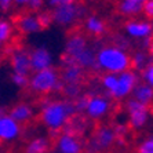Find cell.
Listing matches in <instances>:
<instances>
[{
  "mask_svg": "<svg viewBox=\"0 0 153 153\" xmlns=\"http://www.w3.org/2000/svg\"><path fill=\"white\" fill-rule=\"evenodd\" d=\"M54 65V55L47 47L39 46L30 50V66L32 72H39L51 68Z\"/></svg>",
  "mask_w": 153,
  "mask_h": 153,
  "instance_id": "cell-15",
  "label": "cell"
},
{
  "mask_svg": "<svg viewBox=\"0 0 153 153\" xmlns=\"http://www.w3.org/2000/svg\"><path fill=\"white\" fill-rule=\"evenodd\" d=\"M0 114H3V109L1 108H0Z\"/></svg>",
  "mask_w": 153,
  "mask_h": 153,
  "instance_id": "cell-40",
  "label": "cell"
},
{
  "mask_svg": "<svg viewBox=\"0 0 153 153\" xmlns=\"http://www.w3.org/2000/svg\"><path fill=\"white\" fill-rule=\"evenodd\" d=\"M137 153H153V135L141 141L137 148Z\"/></svg>",
  "mask_w": 153,
  "mask_h": 153,
  "instance_id": "cell-31",
  "label": "cell"
},
{
  "mask_svg": "<svg viewBox=\"0 0 153 153\" xmlns=\"http://www.w3.org/2000/svg\"><path fill=\"white\" fill-rule=\"evenodd\" d=\"M112 111V98L101 91H88V102L84 111V116L90 120H102Z\"/></svg>",
  "mask_w": 153,
  "mask_h": 153,
  "instance_id": "cell-6",
  "label": "cell"
},
{
  "mask_svg": "<svg viewBox=\"0 0 153 153\" xmlns=\"http://www.w3.org/2000/svg\"><path fill=\"white\" fill-rule=\"evenodd\" d=\"M39 15V19H40V24H42L43 29L48 28V26L53 24V18H51V13H40Z\"/></svg>",
  "mask_w": 153,
  "mask_h": 153,
  "instance_id": "cell-32",
  "label": "cell"
},
{
  "mask_svg": "<svg viewBox=\"0 0 153 153\" xmlns=\"http://www.w3.org/2000/svg\"><path fill=\"white\" fill-rule=\"evenodd\" d=\"M84 93L83 91V84H64L61 94L64 95V98L69 101H75L77 97H80Z\"/></svg>",
  "mask_w": 153,
  "mask_h": 153,
  "instance_id": "cell-25",
  "label": "cell"
},
{
  "mask_svg": "<svg viewBox=\"0 0 153 153\" xmlns=\"http://www.w3.org/2000/svg\"><path fill=\"white\" fill-rule=\"evenodd\" d=\"M1 46H3V44H1V43H0V51H1Z\"/></svg>",
  "mask_w": 153,
  "mask_h": 153,
  "instance_id": "cell-42",
  "label": "cell"
},
{
  "mask_svg": "<svg viewBox=\"0 0 153 153\" xmlns=\"http://www.w3.org/2000/svg\"><path fill=\"white\" fill-rule=\"evenodd\" d=\"M84 29L87 35L94 37H101L106 32V24L98 15H87L84 19Z\"/></svg>",
  "mask_w": 153,
  "mask_h": 153,
  "instance_id": "cell-19",
  "label": "cell"
},
{
  "mask_svg": "<svg viewBox=\"0 0 153 153\" xmlns=\"http://www.w3.org/2000/svg\"><path fill=\"white\" fill-rule=\"evenodd\" d=\"M29 3H30V0H13V4H15L17 7L21 8H26Z\"/></svg>",
  "mask_w": 153,
  "mask_h": 153,
  "instance_id": "cell-37",
  "label": "cell"
},
{
  "mask_svg": "<svg viewBox=\"0 0 153 153\" xmlns=\"http://www.w3.org/2000/svg\"><path fill=\"white\" fill-rule=\"evenodd\" d=\"M106 153H121V152H106Z\"/></svg>",
  "mask_w": 153,
  "mask_h": 153,
  "instance_id": "cell-41",
  "label": "cell"
},
{
  "mask_svg": "<svg viewBox=\"0 0 153 153\" xmlns=\"http://www.w3.org/2000/svg\"><path fill=\"white\" fill-rule=\"evenodd\" d=\"M76 114L75 103L66 98H43L40 102L39 119L42 124L50 131V137L55 138L73 116Z\"/></svg>",
  "mask_w": 153,
  "mask_h": 153,
  "instance_id": "cell-1",
  "label": "cell"
},
{
  "mask_svg": "<svg viewBox=\"0 0 153 153\" xmlns=\"http://www.w3.org/2000/svg\"><path fill=\"white\" fill-rule=\"evenodd\" d=\"M150 26H152V33H153V19H152V22H150Z\"/></svg>",
  "mask_w": 153,
  "mask_h": 153,
  "instance_id": "cell-39",
  "label": "cell"
},
{
  "mask_svg": "<svg viewBox=\"0 0 153 153\" xmlns=\"http://www.w3.org/2000/svg\"><path fill=\"white\" fill-rule=\"evenodd\" d=\"M90 46L88 39L84 33H82L80 30H75L68 36L66 43H65V57H69L71 59L75 61L76 58L83 53V51Z\"/></svg>",
  "mask_w": 153,
  "mask_h": 153,
  "instance_id": "cell-13",
  "label": "cell"
},
{
  "mask_svg": "<svg viewBox=\"0 0 153 153\" xmlns=\"http://www.w3.org/2000/svg\"><path fill=\"white\" fill-rule=\"evenodd\" d=\"M54 148L58 153H83L84 141L69 131H62L54 139Z\"/></svg>",
  "mask_w": 153,
  "mask_h": 153,
  "instance_id": "cell-10",
  "label": "cell"
},
{
  "mask_svg": "<svg viewBox=\"0 0 153 153\" xmlns=\"http://www.w3.org/2000/svg\"><path fill=\"white\" fill-rule=\"evenodd\" d=\"M62 87H64V83L59 79V71L54 66L39 72H32L29 76L28 88L30 90V93L36 95L47 97L50 94L61 93Z\"/></svg>",
  "mask_w": 153,
  "mask_h": 153,
  "instance_id": "cell-3",
  "label": "cell"
},
{
  "mask_svg": "<svg viewBox=\"0 0 153 153\" xmlns=\"http://www.w3.org/2000/svg\"><path fill=\"white\" fill-rule=\"evenodd\" d=\"M131 98L141 103H143V105L150 106L153 103V88L150 85L146 84V83L139 80V83L134 87V90H132Z\"/></svg>",
  "mask_w": 153,
  "mask_h": 153,
  "instance_id": "cell-21",
  "label": "cell"
},
{
  "mask_svg": "<svg viewBox=\"0 0 153 153\" xmlns=\"http://www.w3.org/2000/svg\"><path fill=\"white\" fill-rule=\"evenodd\" d=\"M100 84H101V87H102V93L109 97L112 94V91L116 88L117 75H116V73H103V75L101 76Z\"/></svg>",
  "mask_w": 153,
  "mask_h": 153,
  "instance_id": "cell-24",
  "label": "cell"
},
{
  "mask_svg": "<svg viewBox=\"0 0 153 153\" xmlns=\"http://www.w3.org/2000/svg\"><path fill=\"white\" fill-rule=\"evenodd\" d=\"M148 51H149L150 57H152V61H153V43H152V46H150V48H149V50H148Z\"/></svg>",
  "mask_w": 153,
  "mask_h": 153,
  "instance_id": "cell-38",
  "label": "cell"
},
{
  "mask_svg": "<svg viewBox=\"0 0 153 153\" xmlns=\"http://www.w3.org/2000/svg\"><path fill=\"white\" fill-rule=\"evenodd\" d=\"M15 28L22 33V35H33L40 30H44L40 24L39 15L36 13H24L15 18Z\"/></svg>",
  "mask_w": 153,
  "mask_h": 153,
  "instance_id": "cell-16",
  "label": "cell"
},
{
  "mask_svg": "<svg viewBox=\"0 0 153 153\" xmlns=\"http://www.w3.org/2000/svg\"><path fill=\"white\" fill-rule=\"evenodd\" d=\"M145 0H119L117 11L119 14L127 18H135L142 14Z\"/></svg>",
  "mask_w": 153,
  "mask_h": 153,
  "instance_id": "cell-18",
  "label": "cell"
},
{
  "mask_svg": "<svg viewBox=\"0 0 153 153\" xmlns=\"http://www.w3.org/2000/svg\"><path fill=\"white\" fill-rule=\"evenodd\" d=\"M97 68L103 73H121L131 69V54L112 44L101 46L97 50Z\"/></svg>",
  "mask_w": 153,
  "mask_h": 153,
  "instance_id": "cell-2",
  "label": "cell"
},
{
  "mask_svg": "<svg viewBox=\"0 0 153 153\" xmlns=\"http://www.w3.org/2000/svg\"><path fill=\"white\" fill-rule=\"evenodd\" d=\"M150 62H152V57H150V54L148 50L139 48V50L134 51L131 54V69H134L138 73L142 69H145Z\"/></svg>",
  "mask_w": 153,
  "mask_h": 153,
  "instance_id": "cell-23",
  "label": "cell"
},
{
  "mask_svg": "<svg viewBox=\"0 0 153 153\" xmlns=\"http://www.w3.org/2000/svg\"><path fill=\"white\" fill-rule=\"evenodd\" d=\"M124 32L127 37L141 40V42L153 36L150 22L145 21V19H138V18H130L128 21H126Z\"/></svg>",
  "mask_w": 153,
  "mask_h": 153,
  "instance_id": "cell-12",
  "label": "cell"
},
{
  "mask_svg": "<svg viewBox=\"0 0 153 153\" xmlns=\"http://www.w3.org/2000/svg\"><path fill=\"white\" fill-rule=\"evenodd\" d=\"M76 1L77 0H47V4H48V7L55 8V7H59V6H65V4L76 3Z\"/></svg>",
  "mask_w": 153,
  "mask_h": 153,
  "instance_id": "cell-35",
  "label": "cell"
},
{
  "mask_svg": "<svg viewBox=\"0 0 153 153\" xmlns=\"http://www.w3.org/2000/svg\"><path fill=\"white\" fill-rule=\"evenodd\" d=\"M139 79H141V82L146 83V84L150 85L153 88V61L145 69H142L139 72Z\"/></svg>",
  "mask_w": 153,
  "mask_h": 153,
  "instance_id": "cell-28",
  "label": "cell"
},
{
  "mask_svg": "<svg viewBox=\"0 0 153 153\" xmlns=\"http://www.w3.org/2000/svg\"><path fill=\"white\" fill-rule=\"evenodd\" d=\"M11 82L14 85H17L18 88H28L29 76L21 75V73H11Z\"/></svg>",
  "mask_w": 153,
  "mask_h": 153,
  "instance_id": "cell-29",
  "label": "cell"
},
{
  "mask_svg": "<svg viewBox=\"0 0 153 153\" xmlns=\"http://www.w3.org/2000/svg\"><path fill=\"white\" fill-rule=\"evenodd\" d=\"M126 112L128 116V126L132 130H142L150 117V106L143 105L138 101L130 100L126 101Z\"/></svg>",
  "mask_w": 153,
  "mask_h": 153,
  "instance_id": "cell-7",
  "label": "cell"
},
{
  "mask_svg": "<svg viewBox=\"0 0 153 153\" xmlns=\"http://www.w3.org/2000/svg\"><path fill=\"white\" fill-rule=\"evenodd\" d=\"M116 145V134L113 126L111 124H98L93 130L90 138L84 142L85 153H106L111 152Z\"/></svg>",
  "mask_w": 153,
  "mask_h": 153,
  "instance_id": "cell-4",
  "label": "cell"
},
{
  "mask_svg": "<svg viewBox=\"0 0 153 153\" xmlns=\"http://www.w3.org/2000/svg\"><path fill=\"white\" fill-rule=\"evenodd\" d=\"M142 13L145 14L146 18L153 19V0H145L143 3V10Z\"/></svg>",
  "mask_w": 153,
  "mask_h": 153,
  "instance_id": "cell-34",
  "label": "cell"
},
{
  "mask_svg": "<svg viewBox=\"0 0 153 153\" xmlns=\"http://www.w3.org/2000/svg\"><path fill=\"white\" fill-rule=\"evenodd\" d=\"M22 134V127L19 123L8 116L0 114V142H13L17 141Z\"/></svg>",
  "mask_w": 153,
  "mask_h": 153,
  "instance_id": "cell-14",
  "label": "cell"
},
{
  "mask_svg": "<svg viewBox=\"0 0 153 153\" xmlns=\"http://www.w3.org/2000/svg\"><path fill=\"white\" fill-rule=\"evenodd\" d=\"M44 6V0H30V3L28 4L26 10H29L30 13H36V11H40Z\"/></svg>",
  "mask_w": 153,
  "mask_h": 153,
  "instance_id": "cell-33",
  "label": "cell"
},
{
  "mask_svg": "<svg viewBox=\"0 0 153 153\" xmlns=\"http://www.w3.org/2000/svg\"><path fill=\"white\" fill-rule=\"evenodd\" d=\"M85 15H87L85 6L77 3V1L72 4H65V6L55 7L51 11L53 24H57V25L62 26V28H71V26L76 25Z\"/></svg>",
  "mask_w": 153,
  "mask_h": 153,
  "instance_id": "cell-5",
  "label": "cell"
},
{
  "mask_svg": "<svg viewBox=\"0 0 153 153\" xmlns=\"http://www.w3.org/2000/svg\"><path fill=\"white\" fill-rule=\"evenodd\" d=\"M11 6H13V0H0V10L3 13L10 10Z\"/></svg>",
  "mask_w": 153,
  "mask_h": 153,
  "instance_id": "cell-36",
  "label": "cell"
},
{
  "mask_svg": "<svg viewBox=\"0 0 153 153\" xmlns=\"http://www.w3.org/2000/svg\"><path fill=\"white\" fill-rule=\"evenodd\" d=\"M59 79L64 84H83L85 79V71L77 65L73 59L69 57H62V64H61Z\"/></svg>",
  "mask_w": 153,
  "mask_h": 153,
  "instance_id": "cell-9",
  "label": "cell"
},
{
  "mask_svg": "<svg viewBox=\"0 0 153 153\" xmlns=\"http://www.w3.org/2000/svg\"><path fill=\"white\" fill-rule=\"evenodd\" d=\"M88 128H90V123L87 121V117H85L84 114L76 113L75 116L69 120V123L66 124V127H65L64 130L80 137V138H83V135L88 131Z\"/></svg>",
  "mask_w": 153,
  "mask_h": 153,
  "instance_id": "cell-20",
  "label": "cell"
},
{
  "mask_svg": "<svg viewBox=\"0 0 153 153\" xmlns=\"http://www.w3.org/2000/svg\"><path fill=\"white\" fill-rule=\"evenodd\" d=\"M111 42H112V46L119 47L121 50H124V51L131 50V40H130V37H127L126 35H121V33L113 35Z\"/></svg>",
  "mask_w": 153,
  "mask_h": 153,
  "instance_id": "cell-27",
  "label": "cell"
},
{
  "mask_svg": "<svg viewBox=\"0 0 153 153\" xmlns=\"http://www.w3.org/2000/svg\"><path fill=\"white\" fill-rule=\"evenodd\" d=\"M51 149V139L48 137H35L26 143L24 153H48Z\"/></svg>",
  "mask_w": 153,
  "mask_h": 153,
  "instance_id": "cell-22",
  "label": "cell"
},
{
  "mask_svg": "<svg viewBox=\"0 0 153 153\" xmlns=\"http://www.w3.org/2000/svg\"><path fill=\"white\" fill-rule=\"evenodd\" d=\"M8 116L22 126V124H25V123H29L33 119V116H35V108L28 102H18L10 109Z\"/></svg>",
  "mask_w": 153,
  "mask_h": 153,
  "instance_id": "cell-17",
  "label": "cell"
},
{
  "mask_svg": "<svg viewBox=\"0 0 153 153\" xmlns=\"http://www.w3.org/2000/svg\"><path fill=\"white\" fill-rule=\"evenodd\" d=\"M139 73L135 72L134 69H128L117 75V84L116 88L112 91L111 97L114 101H123L127 100L128 97H131V93L134 87L139 83Z\"/></svg>",
  "mask_w": 153,
  "mask_h": 153,
  "instance_id": "cell-8",
  "label": "cell"
},
{
  "mask_svg": "<svg viewBox=\"0 0 153 153\" xmlns=\"http://www.w3.org/2000/svg\"><path fill=\"white\" fill-rule=\"evenodd\" d=\"M0 153H4V152H0Z\"/></svg>",
  "mask_w": 153,
  "mask_h": 153,
  "instance_id": "cell-43",
  "label": "cell"
},
{
  "mask_svg": "<svg viewBox=\"0 0 153 153\" xmlns=\"http://www.w3.org/2000/svg\"><path fill=\"white\" fill-rule=\"evenodd\" d=\"M10 66L13 73L30 76L32 66H30V50L25 47H15L10 53Z\"/></svg>",
  "mask_w": 153,
  "mask_h": 153,
  "instance_id": "cell-11",
  "label": "cell"
},
{
  "mask_svg": "<svg viewBox=\"0 0 153 153\" xmlns=\"http://www.w3.org/2000/svg\"><path fill=\"white\" fill-rule=\"evenodd\" d=\"M87 102H88V93H83L80 97H77V98L73 101L76 113L84 114V111H85V108H87Z\"/></svg>",
  "mask_w": 153,
  "mask_h": 153,
  "instance_id": "cell-30",
  "label": "cell"
},
{
  "mask_svg": "<svg viewBox=\"0 0 153 153\" xmlns=\"http://www.w3.org/2000/svg\"><path fill=\"white\" fill-rule=\"evenodd\" d=\"M13 33H14V26L10 21L7 19H0V43L1 44H6L11 40L13 37Z\"/></svg>",
  "mask_w": 153,
  "mask_h": 153,
  "instance_id": "cell-26",
  "label": "cell"
}]
</instances>
